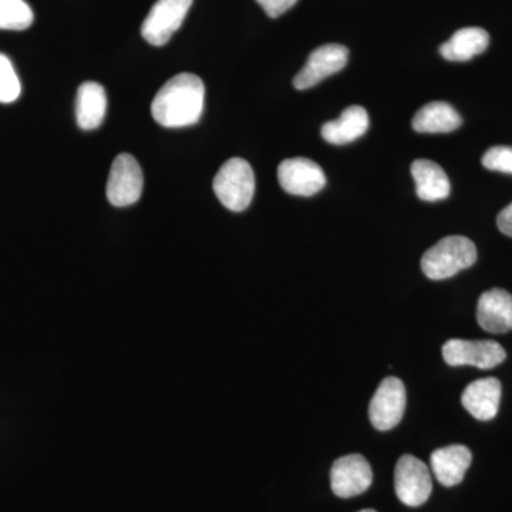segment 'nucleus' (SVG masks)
<instances>
[{
	"label": "nucleus",
	"instance_id": "obj_15",
	"mask_svg": "<svg viewBox=\"0 0 512 512\" xmlns=\"http://www.w3.org/2000/svg\"><path fill=\"white\" fill-rule=\"evenodd\" d=\"M106 90L96 82H86L77 90L76 119L82 130H96L106 117Z\"/></svg>",
	"mask_w": 512,
	"mask_h": 512
},
{
	"label": "nucleus",
	"instance_id": "obj_1",
	"mask_svg": "<svg viewBox=\"0 0 512 512\" xmlns=\"http://www.w3.org/2000/svg\"><path fill=\"white\" fill-rule=\"evenodd\" d=\"M205 86L200 77L181 73L158 90L151 114L160 126L181 128L197 124L204 111Z\"/></svg>",
	"mask_w": 512,
	"mask_h": 512
},
{
	"label": "nucleus",
	"instance_id": "obj_25",
	"mask_svg": "<svg viewBox=\"0 0 512 512\" xmlns=\"http://www.w3.org/2000/svg\"><path fill=\"white\" fill-rule=\"evenodd\" d=\"M359 512H376L375 510H362V511H359Z\"/></svg>",
	"mask_w": 512,
	"mask_h": 512
},
{
	"label": "nucleus",
	"instance_id": "obj_8",
	"mask_svg": "<svg viewBox=\"0 0 512 512\" xmlns=\"http://www.w3.org/2000/svg\"><path fill=\"white\" fill-rule=\"evenodd\" d=\"M406 402V387L402 380L386 377L370 402L369 417L373 427L379 431L394 429L403 419Z\"/></svg>",
	"mask_w": 512,
	"mask_h": 512
},
{
	"label": "nucleus",
	"instance_id": "obj_5",
	"mask_svg": "<svg viewBox=\"0 0 512 512\" xmlns=\"http://www.w3.org/2000/svg\"><path fill=\"white\" fill-rule=\"evenodd\" d=\"M394 488L403 504L420 507L429 500L433 491L429 467L419 458L406 454L397 461Z\"/></svg>",
	"mask_w": 512,
	"mask_h": 512
},
{
	"label": "nucleus",
	"instance_id": "obj_17",
	"mask_svg": "<svg viewBox=\"0 0 512 512\" xmlns=\"http://www.w3.org/2000/svg\"><path fill=\"white\" fill-rule=\"evenodd\" d=\"M369 128L367 111L360 106H352L340 114L338 120L323 124L322 137L335 146H345L366 133Z\"/></svg>",
	"mask_w": 512,
	"mask_h": 512
},
{
	"label": "nucleus",
	"instance_id": "obj_18",
	"mask_svg": "<svg viewBox=\"0 0 512 512\" xmlns=\"http://www.w3.org/2000/svg\"><path fill=\"white\" fill-rule=\"evenodd\" d=\"M463 123L460 114L451 104L444 101H431L417 111L413 128L417 133H451Z\"/></svg>",
	"mask_w": 512,
	"mask_h": 512
},
{
	"label": "nucleus",
	"instance_id": "obj_19",
	"mask_svg": "<svg viewBox=\"0 0 512 512\" xmlns=\"http://www.w3.org/2000/svg\"><path fill=\"white\" fill-rule=\"evenodd\" d=\"M490 35L481 28L457 30L450 40L440 46V53L450 62H467L487 50Z\"/></svg>",
	"mask_w": 512,
	"mask_h": 512
},
{
	"label": "nucleus",
	"instance_id": "obj_9",
	"mask_svg": "<svg viewBox=\"0 0 512 512\" xmlns=\"http://www.w3.org/2000/svg\"><path fill=\"white\" fill-rule=\"evenodd\" d=\"M373 483L369 461L360 454L340 457L330 470L332 491L340 498H352L365 493Z\"/></svg>",
	"mask_w": 512,
	"mask_h": 512
},
{
	"label": "nucleus",
	"instance_id": "obj_13",
	"mask_svg": "<svg viewBox=\"0 0 512 512\" xmlns=\"http://www.w3.org/2000/svg\"><path fill=\"white\" fill-rule=\"evenodd\" d=\"M501 402V383L494 377L476 380L468 384L461 396V403L474 419L493 420Z\"/></svg>",
	"mask_w": 512,
	"mask_h": 512
},
{
	"label": "nucleus",
	"instance_id": "obj_2",
	"mask_svg": "<svg viewBox=\"0 0 512 512\" xmlns=\"http://www.w3.org/2000/svg\"><path fill=\"white\" fill-rule=\"evenodd\" d=\"M477 248L473 241L460 235L440 239L421 258L424 275L443 281L476 264Z\"/></svg>",
	"mask_w": 512,
	"mask_h": 512
},
{
	"label": "nucleus",
	"instance_id": "obj_20",
	"mask_svg": "<svg viewBox=\"0 0 512 512\" xmlns=\"http://www.w3.org/2000/svg\"><path fill=\"white\" fill-rule=\"evenodd\" d=\"M33 18V10L25 0H0V30L28 29Z\"/></svg>",
	"mask_w": 512,
	"mask_h": 512
},
{
	"label": "nucleus",
	"instance_id": "obj_21",
	"mask_svg": "<svg viewBox=\"0 0 512 512\" xmlns=\"http://www.w3.org/2000/svg\"><path fill=\"white\" fill-rule=\"evenodd\" d=\"M22 86L15 67L8 56L0 53V103H13L19 99Z\"/></svg>",
	"mask_w": 512,
	"mask_h": 512
},
{
	"label": "nucleus",
	"instance_id": "obj_4",
	"mask_svg": "<svg viewBox=\"0 0 512 512\" xmlns=\"http://www.w3.org/2000/svg\"><path fill=\"white\" fill-rule=\"evenodd\" d=\"M507 353L494 340L451 339L444 343L443 359L450 366H474L488 370L501 365Z\"/></svg>",
	"mask_w": 512,
	"mask_h": 512
},
{
	"label": "nucleus",
	"instance_id": "obj_16",
	"mask_svg": "<svg viewBox=\"0 0 512 512\" xmlns=\"http://www.w3.org/2000/svg\"><path fill=\"white\" fill-rule=\"evenodd\" d=\"M412 175L420 200L436 202L446 200L451 185L447 174L439 164L430 160H416L412 164Z\"/></svg>",
	"mask_w": 512,
	"mask_h": 512
},
{
	"label": "nucleus",
	"instance_id": "obj_24",
	"mask_svg": "<svg viewBox=\"0 0 512 512\" xmlns=\"http://www.w3.org/2000/svg\"><path fill=\"white\" fill-rule=\"evenodd\" d=\"M497 225L504 235L512 238V202L498 214Z\"/></svg>",
	"mask_w": 512,
	"mask_h": 512
},
{
	"label": "nucleus",
	"instance_id": "obj_6",
	"mask_svg": "<svg viewBox=\"0 0 512 512\" xmlns=\"http://www.w3.org/2000/svg\"><path fill=\"white\" fill-rule=\"evenodd\" d=\"M191 5L192 0H157L141 26V35L150 45L164 46L183 25Z\"/></svg>",
	"mask_w": 512,
	"mask_h": 512
},
{
	"label": "nucleus",
	"instance_id": "obj_10",
	"mask_svg": "<svg viewBox=\"0 0 512 512\" xmlns=\"http://www.w3.org/2000/svg\"><path fill=\"white\" fill-rule=\"evenodd\" d=\"M349 60L348 47L330 43L313 50L308 62L293 79V86L298 90H308L325 80L326 77L340 72Z\"/></svg>",
	"mask_w": 512,
	"mask_h": 512
},
{
	"label": "nucleus",
	"instance_id": "obj_22",
	"mask_svg": "<svg viewBox=\"0 0 512 512\" xmlns=\"http://www.w3.org/2000/svg\"><path fill=\"white\" fill-rule=\"evenodd\" d=\"M483 165L487 170L512 174V147H491L483 157Z\"/></svg>",
	"mask_w": 512,
	"mask_h": 512
},
{
	"label": "nucleus",
	"instance_id": "obj_3",
	"mask_svg": "<svg viewBox=\"0 0 512 512\" xmlns=\"http://www.w3.org/2000/svg\"><path fill=\"white\" fill-rule=\"evenodd\" d=\"M214 191L229 211L247 210L255 192L254 170L248 161L234 157L222 165L214 178Z\"/></svg>",
	"mask_w": 512,
	"mask_h": 512
},
{
	"label": "nucleus",
	"instance_id": "obj_11",
	"mask_svg": "<svg viewBox=\"0 0 512 512\" xmlns=\"http://www.w3.org/2000/svg\"><path fill=\"white\" fill-rule=\"evenodd\" d=\"M278 180L286 192L301 197L318 194L326 185V175L320 165L303 157L282 161L278 168Z\"/></svg>",
	"mask_w": 512,
	"mask_h": 512
},
{
	"label": "nucleus",
	"instance_id": "obj_12",
	"mask_svg": "<svg viewBox=\"0 0 512 512\" xmlns=\"http://www.w3.org/2000/svg\"><path fill=\"white\" fill-rule=\"evenodd\" d=\"M478 325L490 333L512 330V295L504 289H491L478 299Z\"/></svg>",
	"mask_w": 512,
	"mask_h": 512
},
{
	"label": "nucleus",
	"instance_id": "obj_14",
	"mask_svg": "<svg viewBox=\"0 0 512 512\" xmlns=\"http://www.w3.org/2000/svg\"><path fill=\"white\" fill-rule=\"evenodd\" d=\"M471 460H473V454L470 448L461 444L439 448L433 451L430 457L434 476L444 487L460 484L466 476L468 467L471 466Z\"/></svg>",
	"mask_w": 512,
	"mask_h": 512
},
{
	"label": "nucleus",
	"instance_id": "obj_23",
	"mask_svg": "<svg viewBox=\"0 0 512 512\" xmlns=\"http://www.w3.org/2000/svg\"><path fill=\"white\" fill-rule=\"evenodd\" d=\"M256 2L262 6L269 18L275 19L293 8L298 0H256Z\"/></svg>",
	"mask_w": 512,
	"mask_h": 512
},
{
	"label": "nucleus",
	"instance_id": "obj_7",
	"mask_svg": "<svg viewBox=\"0 0 512 512\" xmlns=\"http://www.w3.org/2000/svg\"><path fill=\"white\" fill-rule=\"evenodd\" d=\"M144 177L140 164L130 154H120L111 165L107 198L114 207L136 204L143 194Z\"/></svg>",
	"mask_w": 512,
	"mask_h": 512
}]
</instances>
